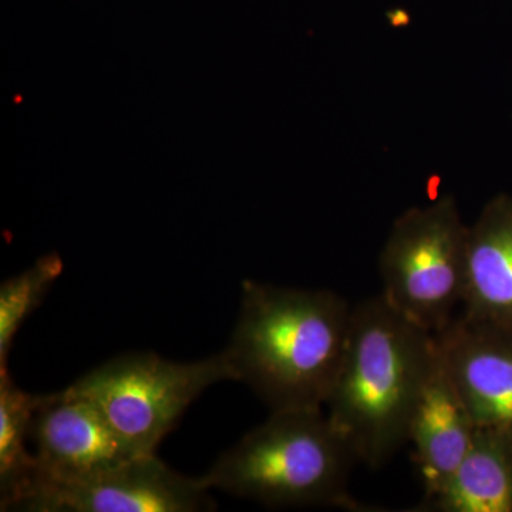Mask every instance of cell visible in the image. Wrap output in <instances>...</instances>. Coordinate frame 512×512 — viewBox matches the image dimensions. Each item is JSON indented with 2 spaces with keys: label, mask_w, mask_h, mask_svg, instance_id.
<instances>
[{
  "label": "cell",
  "mask_w": 512,
  "mask_h": 512,
  "mask_svg": "<svg viewBox=\"0 0 512 512\" xmlns=\"http://www.w3.org/2000/svg\"><path fill=\"white\" fill-rule=\"evenodd\" d=\"M352 311L336 293L242 282L225 349L237 382L271 412L322 409L338 376Z\"/></svg>",
  "instance_id": "obj_1"
},
{
  "label": "cell",
  "mask_w": 512,
  "mask_h": 512,
  "mask_svg": "<svg viewBox=\"0 0 512 512\" xmlns=\"http://www.w3.org/2000/svg\"><path fill=\"white\" fill-rule=\"evenodd\" d=\"M436 335L417 328L384 301L353 308L348 343L325 406L359 463L380 468L407 441Z\"/></svg>",
  "instance_id": "obj_2"
},
{
  "label": "cell",
  "mask_w": 512,
  "mask_h": 512,
  "mask_svg": "<svg viewBox=\"0 0 512 512\" xmlns=\"http://www.w3.org/2000/svg\"><path fill=\"white\" fill-rule=\"evenodd\" d=\"M355 463V451L322 409L291 410L272 413L222 454L201 480L210 490L268 507L362 511L348 493Z\"/></svg>",
  "instance_id": "obj_3"
},
{
  "label": "cell",
  "mask_w": 512,
  "mask_h": 512,
  "mask_svg": "<svg viewBox=\"0 0 512 512\" xmlns=\"http://www.w3.org/2000/svg\"><path fill=\"white\" fill-rule=\"evenodd\" d=\"M468 231L451 195L397 218L380 256L384 301L431 335L463 308Z\"/></svg>",
  "instance_id": "obj_4"
},
{
  "label": "cell",
  "mask_w": 512,
  "mask_h": 512,
  "mask_svg": "<svg viewBox=\"0 0 512 512\" xmlns=\"http://www.w3.org/2000/svg\"><path fill=\"white\" fill-rule=\"evenodd\" d=\"M237 382L225 350L177 363L156 353L116 357L67 387L86 397L137 454H156L188 406L212 384Z\"/></svg>",
  "instance_id": "obj_5"
},
{
  "label": "cell",
  "mask_w": 512,
  "mask_h": 512,
  "mask_svg": "<svg viewBox=\"0 0 512 512\" xmlns=\"http://www.w3.org/2000/svg\"><path fill=\"white\" fill-rule=\"evenodd\" d=\"M210 488L143 454L109 471L64 484H40L19 511L37 512H198L214 510Z\"/></svg>",
  "instance_id": "obj_6"
},
{
  "label": "cell",
  "mask_w": 512,
  "mask_h": 512,
  "mask_svg": "<svg viewBox=\"0 0 512 512\" xmlns=\"http://www.w3.org/2000/svg\"><path fill=\"white\" fill-rule=\"evenodd\" d=\"M30 439L37 473L26 495L36 485L86 480L143 456L121 439L89 399L69 389L40 394Z\"/></svg>",
  "instance_id": "obj_7"
},
{
  "label": "cell",
  "mask_w": 512,
  "mask_h": 512,
  "mask_svg": "<svg viewBox=\"0 0 512 512\" xmlns=\"http://www.w3.org/2000/svg\"><path fill=\"white\" fill-rule=\"evenodd\" d=\"M476 430L436 336V348L407 433L423 478V501L430 500L446 487L470 450Z\"/></svg>",
  "instance_id": "obj_8"
},
{
  "label": "cell",
  "mask_w": 512,
  "mask_h": 512,
  "mask_svg": "<svg viewBox=\"0 0 512 512\" xmlns=\"http://www.w3.org/2000/svg\"><path fill=\"white\" fill-rule=\"evenodd\" d=\"M436 336L476 426L512 439V336L461 316Z\"/></svg>",
  "instance_id": "obj_9"
},
{
  "label": "cell",
  "mask_w": 512,
  "mask_h": 512,
  "mask_svg": "<svg viewBox=\"0 0 512 512\" xmlns=\"http://www.w3.org/2000/svg\"><path fill=\"white\" fill-rule=\"evenodd\" d=\"M461 318L512 336V198L491 201L468 231Z\"/></svg>",
  "instance_id": "obj_10"
},
{
  "label": "cell",
  "mask_w": 512,
  "mask_h": 512,
  "mask_svg": "<svg viewBox=\"0 0 512 512\" xmlns=\"http://www.w3.org/2000/svg\"><path fill=\"white\" fill-rule=\"evenodd\" d=\"M419 511L512 512V439L477 427L456 473Z\"/></svg>",
  "instance_id": "obj_11"
},
{
  "label": "cell",
  "mask_w": 512,
  "mask_h": 512,
  "mask_svg": "<svg viewBox=\"0 0 512 512\" xmlns=\"http://www.w3.org/2000/svg\"><path fill=\"white\" fill-rule=\"evenodd\" d=\"M40 394L13 383L8 370L0 372V507L15 510L32 487L37 473L35 454L28 450L33 416Z\"/></svg>",
  "instance_id": "obj_12"
},
{
  "label": "cell",
  "mask_w": 512,
  "mask_h": 512,
  "mask_svg": "<svg viewBox=\"0 0 512 512\" xmlns=\"http://www.w3.org/2000/svg\"><path fill=\"white\" fill-rule=\"evenodd\" d=\"M63 269V259L52 252L0 286V372L8 370L10 346L20 326L42 303Z\"/></svg>",
  "instance_id": "obj_13"
}]
</instances>
